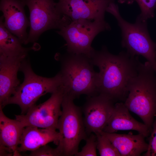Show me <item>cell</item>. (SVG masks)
Segmentation results:
<instances>
[{"instance_id":"6da1fadb","label":"cell","mask_w":156,"mask_h":156,"mask_svg":"<svg viewBox=\"0 0 156 156\" xmlns=\"http://www.w3.org/2000/svg\"><path fill=\"white\" fill-rule=\"evenodd\" d=\"M98 73V92L113 100H125L128 86L137 74L140 62L138 56L122 51L118 55L110 53L106 46L95 49L90 58Z\"/></svg>"},{"instance_id":"7a4b0ae2","label":"cell","mask_w":156,"mask_h":156,"mask_svg":"<svg viewBox=\"0 0 156 156\" xmlns=\"http://www.w3.org/2000/svg\"><path fill=\"white\" fill-rule=\"evenodd\" d=\"M155 71L148 62H140L137 75L128 86L124 103L129 111L142 119L151 132L156 113Z\"/></svg>"},{"instance_id":"3957f363","label":"cell","mask_w":156,"mask_h":156,"mask_svg":"<svg viewBox=\"0 0 156 156\" xmlns=\"http://www.w3.org/2000/svg\"><path fill=\"white\" fill-rule=\"evenodd\" d=\"M60 62L64 95L74 99L82 94L89 96L98 94V73L90 58L68 52L61 57Z\"/></svg>"},{"instance_id":"277c9868","label":"cell","mask_w":156,"mask_h":156,"mask_svg":"<svg viewBox=\"0 0 156 156\" xmlns=\"http://www.w3.org/2000/svg\"><path fill=\"white\" fill-rule=\"evenodd\" d=\"M106 12L117 21L121 32L122 47L131 55L144 57L156 70V44L150 37L147 21L138 15L134 23L127 22L121 16L118 6L114 2L109 4Z\"/></svg>"},{"instance_id":"5b68a950","label":"cell","mask_w":156,"mask_h":156,"mask_svg":"<svg viewBox=\"0 0 156 156\" xmlns=\"http://www.w3.org/2000/svg\"><path fill=\"white\" fill-rule=\"evenodd\" d=\"M20 70L23 73V81L8 99L5 105H18L21 114H25L41 96L48 93L52 94L62 87V79L59 72L51 78L39 76L33 71L26 59L22 62Z\"/></svg>"},{"instance_id":"8992f818","label":"cell","mask_w":156,"mask_h":156,"mask_svg":"<svg viewBox=\"0 0 156 156\" xmlns=\"http://www.w3.org/2000/svg\"><path fill=\"white\" fill-rule=\"evenodd\" d=\"M74 99L64 95L62 112L57 123L60 140L57 146L63 155L71 156L78 152L79 145L88 137L84 123L81 108L76 105Z\"/></svg>"},{"instance_id":"52a82bcc","label":"cell","mask_w":156,"mask_h":156,"mask_svg":"<svg viewBox=\"0 0 156 156\" xmlns=\"http://www.w3.org/2000/svg\"><path fill=\"white\" fill-rule=\"evenodd\" d=\"M111 29L105 18L79 20L71 21L57 32L66 41L68 52L83 54L90 58L94 50L91 46L94 38L100 32Z\"/></svg>"},{"instance_id":"ba28073f","label":"cell","mask_w":156,"mask_h":156,"mask_svg":"<svg viewBox=\"0 0 156 156\" xmlns=\"http://www.w3.org/2000/svg\"><path fill=\"white\" fill-rule=\"evenodd\" d=\"M30 12V29L27 44L36 41L49 29H60L71 21L62 14L54 0H23Z\"/></svg>"},{"instance_id":"9c48e42d","label":"cell","mask_w":156,"mask_h":156,"mask_svg":"<svg viewBox=\"0 0 156 156\" xmlns=\"http://www.w3.org/2000/svg\"><path fill=\"white\" fill-rule=\"evenodd\" d=\"M64 95L60 88L52 93L50 97L43 103L35 105L25 114L15 115L24 127L33 126L56 130L62 112L61 104Z\"/></svg>"},{"instance_id":"30bf717a","label":"cell","mask_w":156,"mask_h":156,"mask_svg":"<svg viewBox=\"0 0 156 156\" xmlns=\"http://www.w3.org/2000/svg\"><path fill=\"white\" fill-rule=\"evenodd\" d=\"M114 101L101 94L88 96L81 109L87 134L103 131L113 111Z\"/></svg>"},{"instance_id":"8fae6325","label":"cell","mask_w":156,"mask_h":156,"mask_svg":"<svg viewBox=\"0 0 156 156\" xmlns=\"http://www.w3.org/2000/svg\"><path fill=\"white\" fill-rule=\"evenodd\" d=\"M114 0H58L57 7L71 21L105 18L106 10Z\"/></svg>"},{"instance_id":"7c38bea8","label":"cell","mask_w":156,"mask_h":156,"mask_svg":"<svg viewBox=\"0 0 156 156\" xmlns=\"http://www.w3.org/2000/svg\"><path fill=\"white\" fill-rule=\"evenodd\" d=\"M27 55L0 56V110L20 85L18 73Z\"/></svg>"},{"instance_id":"4fadbf2b","label":"cell","mask_w":156,"mask_h":156,"mask_svg":"<svg viewBox=\"0 0 156 156\" xmlns=\"http://www.w3.org/2000/svg\"><path fill=\"white\" fill-rule=\"evenodd\" d=\"M23 0H0V11L3 13L4 25L21 43L27 44V28L30 23L25 12Z\"/></svg>"},{"instance_id":"5bb4252c","label":"cell","mask_w":156,"mask_h":156,"mask_svg":"<svg viewBox=\"0 0 156 156\" xmlns=\"http://www.w3.org/2000/svg\"><path fill=\"white\" fill-rule=\"evenodd\" d=\"M124 103L115 104L112 113L103 131L115 133L119 130H135L145 137L151 133L148 127L144 123L138 122L130 114Z\"/></svg>"},{"instance_id":"9a60e30c","label":"cell","mask_w":156,"mask_h":156,"mask_svg":"<svg viewBox=\"0 0 156 156\" xmlns=\"http://www.w3.org/2000/svg\"><path fill=\"white\" fill-rule=\"evenodd\" d=\"M60 140L56 130L27 126L23 128L18 148V152L31 151L53 142L58 145Z\"/></svg>"},{"instance_id":"2e32d148","label":"cell","mask_w":156,"mask_h":156,"mask_svg":"<svg viewBox=\"0 0 156 156\" xmlns=\"http://www.w3.org/2000/svg\"><path fill=\"white\" fill-rule=\"evenodd\" d=\"M106 136L117 149L121 156H140L146 151L148 144L142 134L133 135L108 133L102 131L100 133Z\"/></svg>"},{"instance_id":"e0dca14e","label":"cell","mask_w":156,"mask_h":156,"mask_svg":"<svg viewBox=\"0 0 156 156\" xmlns=\"http://www.w3.org/2000/svg\"><path fill=\"white\" fill-rule=\"evenodd\" d=\"M24 127L19 121L10 119L0 110V142L8 148L13 156H21L18 151Z\"/></svg>"},{"instance_id":"ac0fdd59","label":"cell","mask_w":156,"mask_h":156,"mask_svg":"<svg viewBox=\"0 0 156 156\" xmlns=\"http://www.w3.org/2000/svg\"><path fill=\"white\" fill-rule=\"evenodd\" d=\"M3 15L0 16V56L27 54L29 48H25L19 39L5 27Z\"/></svg>"},{"instance_id":"d6986e66","label":"cell","mask_w":156,"mask_h":156,"mask_svg":"<svg viewBox=\"0 0 156 156\" xmlns=\"http://www.w3.org/2000/svg\"><path fill=\"white\" fill-rule=\"evenodd\" d=\"M96 135L97 138L96 148L100 156H120L117 149L106 136L100 133Z\"/></svg>"},{"instance_id":"ffe728a7","label":"cell","mask_w":156,"mask_h":156,"mask_svg":"<svg viewBox=\"0 0 156 156\" xmlns=\"http://www.w3.org/2000/svg\"><path fill=\"white\" fill-rule=\"evenodd\" d=\"M138 4L141 13L138 16L142 20L147 21L155 16L156 0H134Z\"/></svg>"},{"instance_id":"44dd1931","label":"cell","mask_w":156,"mask_h":156,"mask_svg":"<svg viewBox=\"0 0 156 156\" xmlns=\"http://www.w3.org/2000/svg\"><path fill=\"white\" fill-rule=\"evenodd\" d=\"M86 143L80 152H78L75 156H96L97 138L93 133H91L85 140Z\"/></svg>"},{"instance_id":"7402d4cb","label":"cell","mask_w":156,"mask_h":156,"mask_svg":"<svg viewBox=\"0 0 156 156\" xmlns=\"http://www.w3.org/2000/svg\"><path fill=\"white\" fill-rule=\"evenodd\" d=\"M29 156H63L60 149L57 146L53 148L47 144L31 151Z\"/></svg>"},{"instance_id":"603a6c76","label":"cell","mask_w":156,"mask_h":156,"mask_svg":"<svg viewBox=\"0 0 156 156\" xmlns=\"http://www.w3.org/2000/svg\"><path fill=\"white\" fill-rule=\"evenodd\" d=\"M151 135L148 138V143L146 152L143 154L145 156H156V121H154Z\"/></svg>"},{"instance_id":"cb8c5ba5","label":"cell","mask_w":156,"mask_h":156,"mask_svg":"<svg viewBox=\"0 0 156 156\" xmlns=\"http://www.w3.org/2000/svg\"><path fill=\"white\" fill-rule=\"evenodd\" d=\"M13 154L7 148H0V156H11Z\"/></svg>"},{"instance_id":"d4e9b609","label":"cell","mask_w":156,"mask_h":156,"mask_svg":"<svg viewBox=\"0 0 156 156\" xmlns=\"http://www.w3.org/2000/svg\"><path fill=\"white\" fill-rule=\"evenodd\" d=\"M118 1L120 3L130 5L133 4L135 1L134 0H118Z\"/></svg>"},{"instance_id":"484cf974","label":"cell","mask_w":156,"mask_h":156,"mask_svg":"<svg viewBox=\"0 0 156 156\" xmlns=\"http://www.w3.org/2000/svg\"><path fill=\"white\" fill-rule=\"evenodd\" d=\"M3 147L6 148L4 146H3L0 142V148H3Z\"/></svg>"}]
</instances>
